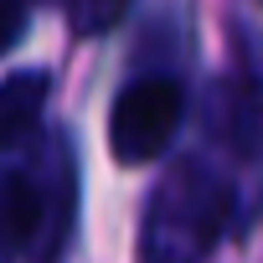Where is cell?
Here are the masks:
<instances>
[{
    "label": "cell",
    "instance_id": "cell-1",
    "mask_svg": "<svg viewBox=\"0 0 263 263\" xmlns=\"http://www.w3.org/2000/svg\"><path fill=\"white\" fill-rule=\"evenodd\" d=\"M232 206V186L212 165H176L145 217V263H201Z\"/></svg>",
    "mask_w": 263,
    "mask_h": 263
},
{
    "label": "cell",
    "instance_id": "cell-2",
    "mask_svg": "<svg viewBox=\"0 0 263 263\" xmlns=\"http://www.w3.org/2000/svg\"><path fill=\"white\" fill-rule=\"evenodd\" d=\"M186 114V93L176 78H140L129 83L108 114V145L119 165H150L165 155Z\"/></svg>",
    "mask_w": 263,
    "mask_h": 263
},
{
    "label": "cell",
    "instance_id": "cell-3",
    "mask_svg": "<svg viewBox=\"0 0 263 263\" xmlns=\"http://www.w3.org/2000/svg\"><path fill=\"white\" fill-rule=\"evenodd\" d=\"M47 222V191L26 181V171L0 165V263H11L31 237H42Z\"/></svg>",
    "mask_w": 263,
    "mask_h": 263
},
{
    "label": "cell",
    "instance_id": "cell-4",
    "mask_svg": "<svg viewBox=\"0 0 263 263\" xmlns=\"http://www.w3.org/2000/svg\"><path fill=\"white\" fill-rule=\"evenodd\" d=\"M47 98H52L47 72H11V78H0V150L26 145L42 129Z\"/></svg>",
    "mask_w": 263,
    "mask_h": 263
},
{
    "label": "cell",
    "instance_id": "cell-5",
    "mask_svg": "<svg viewBox=\"0 0 263 263\" xmlns=\"http://www.w3.org/2000/svg\"><path fill=\"white\" fill-rule=\"evenodd\" d=\"M129 0H72V21L78 31H108L119 16H124Z\"/></svg>",
    "mask_w": 263,
    "mask_h": 263
},
{
    "label": "cell",
    "instance_id": "cell-6",
    "mask_svg": "<svg viewBox=\"0 0 263 263\" xmlns=\"http://www.w3.org/2000/svg\"><path fill=\"white\" fill-rule=\"evenodd\" d=\"M21 26H26V6H21V0H0V52L16 47Z\"/></svg>",
    "mask_w": 263,
    "mask_h": 263
}]
</instances>
